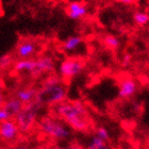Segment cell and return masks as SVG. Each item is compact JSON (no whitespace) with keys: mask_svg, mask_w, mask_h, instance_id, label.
I'll use <instances>...</instances> for the list:
<instances>
[{"mask_svg":"<svg viewBox=\"0 0 149 149\" xmlns=\"http://www.w3.org/2000/svg\"><path fill=\"white\" fill-rule=\"evenodd\" d=\"M54 113L74 131L86 132L90 128V123L87 120L88 111L80 100L59 103L54 106Z\"/></svg>","mask_w":149,"mask_h":149,"instance_id":"cell-1","label":"cell"},{"mask_svg":"<svg viewBox=\"0 0 149 149\" xmlns=\"http://www.w3.org/2000/svg\"><path fill=\"white\" fill-rule=\"evenodd\" d=\"M67 90L62 84V79L59 76H49L44 80L42 87L37 90L35 100L44 107H54L66 101Z\"/></svg>","mask_w":149,"mask_h":149,"instance_id":"cell-2","label":"cell"},{"mask_svg":"<svg viewBox=\"0 0 149 149\" xmlns=\"http://www.w3.org/2000/svg\"><path fill=\"white\" fill-rule=\"evenodd\" d=\"M44 108L40 102L33 100L31 102L24 104V108L18 114L15 116V123L18 127L19 132L28 133L31 130L34 124L36 123V118L38 116L40 111Z\"/></svg>","mask_w":149,"mask_h":149,"instance_id":"cell-3","label":"cell"},{"mask_svg":"<svg viewBox=\"0 0 149 149\" xmlns=\"http://www.w3.org/2000/svg\"><path fill=\"white\" fill-rule=\"evenodd\" d=\"M38 128L46 136L56 141H65L72 136V131L63 121L50 116H45L38 121Z\"/></svg>","mask_w":149,"mask_h":149,"instance_id":"cell-4","label":"cell"},{"mask_svg":"<svg viewBox=\"0 0 149 149\" xmlns=\"http://www.w3.org/2000/svg\"><path fill=\"white\" fill-rule=\"evenodd\" d=\"M83 68V63L78 59H66L60 64L59 74L64 78L72 79L79 76L82 72Z\"/></svg>","mask_w":149,"mask_h":149,"instance_id":"cell-5","label":"cell"},{"mask_svg":"<svg viewBox=\"0 0 149 149\" xmlns=\"http://www.w3.org/2000/svg\"><path fill=\"white\" fill-rule=\"evenodd\" d=\"M37 51H38V44H37V42L26 38V40H20L17 44V46H16L15 50H14V54H15L17 59L25 60L32 58Z\"/></svg>","mask_w":149,"mask_h":149,"instance_id":"cell-6","label":"cell"},{"mask_svg":"<svg viewBox=\"0 0 149 149\" xmlns=\"http://www.w3.org/2000/svg\"><path fill=\"white\" fill-rule=\"evenodd\" d=\"M19 135V130L13 119H8L0 123V137L6 142H13Z\"/></svg>","mask_w":149,"mask_h":149,"instance_id":"cell-7","label":"cell"},{"mask_svg":"<svg viewBox=\"0 0 149 149\" xmlns=\"http://www.w3.org/2000/svg\"><path fill=\"white\" fill-rule=\"evenodd\" d=\"M56 63L50 56H44L38 60H35V67L32 72L33 77H38L43 74H49L54 72Z\"/></svg>","mask_w":149,"mask_h":149,"instance_id":"cell-8","label":"cell"},{"mask_svg":"<svg viewBox=\"0 0 149 149\" xmlns=\"http://www.w3.org/2000/svg\"><path fill=\"white\" fill-rule=\"evenodd\" d=\"M137 92L136 82L131 78H125L119 82L118 86V97L121 99H129L133 97Z\"/></svg>","mask_w":149,"mask_h":149,"instance_id":"cell-9","label":"cell"},{"mask_svg":"<svg viewBox=\"0 0 149 149\" xmlns=\"http://www.w3.org/2000/svg\"><path fill=\"white\" fill-rule=\"evenodd\" d=\"M87 6L79 1H72L67 6V16L72 20H80L87 15Z\"/></svg>","mask_w":149,"mask_h":149,"instance_id":"cell-10","label":"cell"},{"mask_svg":"<svg viewBox=\"0 0 149 149\" xmlns=\"http://www.w3.org/2000/svg\"><path fill=\"white\" fill-rule=\"evenodd\" d=\"M37 94V88L35 87H22L15 91L14 97L22 103V104H27V103L31 102L35 99Z\"/></svg>","mask_w":149,"mask_h":149,"instance_id":"cell-11","label":"cell"},{"mask_svg":"<svg viewBox=\"0 0 149 149\" xmlns=\"http://www.w3.org/2000/svg\"><path fill=\"white\" fill-rule=\"evenodd\" d=\"M2 108L8 112V114L10 115V117L15 118L16 115L22 110L24 104H22L17 98L12 97V98H10L9 100L4 101V103L2 104Z\"/></svg>","mask_w":149,"mask_h":149,"instance_id":"cell-12","label":"cell"},{"mask_svg":"<svg viewBox=\"0 0 149 149\" xmlns=\"http://www.w3.org/2000/svg\"><path fill=\"white\" fill-rule=\"evenodd\" d=\"M83 44V37L80 35H72L67 37L62 45V49L64 52H72Z\"/></svg>","mask_w":149,"mask_h":149,"instance_id":"cell-13","label":"cell"},{"mask_svg":"<svg viewBox=\"0 0 149 149\" xmlns=\"http://www.w3.org/2000/svg\"><path fill=\"white\" fill-rule=\"evenodd\" d=\"M35 67V60L25 59V60H17L14 63V70L17 72H30L32 74Z\"/></svg>","mask_w":149,"mask_h":149,"instance_id":"cell-14","label":"cell"},{"mask_svg":"<svg viewBox=\"0 0 149 149\" xmlns=\"http://www.w3.org/2000/svg\"><path fill=\"white\" fill-rule=\"evenodd\" d=\"M132 18H133L134 22H135L139 27H145V26L148 24L149 16H148V13H146V12L136 11V12L133 13Z\"/></svg>","mask_w":149,"mask_h":149,"instance_id":"cell-15","label":"cell"},{"mask_svg":"<svg viewBox=\"0 0 149 149\" xmlns=\"http://www.w3.org/2000/svg\"><path fill=\"white\" fill-rule=\"evenodd\" d=\"M14 64V56L11 53L0 56V70H8Z\"/></svg>","mask_w":149,"mask_h":149,"instance_id":"cell-16","label":"cell"},{"mask_svg":"<svg viewBox=\"0 0 149 149\" xmlns=\"http://www.w3.org/2000/svg\"><path fill=\"white\" fill-rule=\"evenodd\" d=\"M103 43H104L106 46H108L111 49H117L120 46V40H119V38L112 34H108L103 37Z\"/></svg>","mask_w":149,"mask_h":149,"instance_id":"cell-17","label":"cell"},{"mask_svg":"<svg viewBox=\"0 0 149 149\" xmlns=\"http://www.w3.org/2000/svg\"><path fill=\"white\" fill-rule=\"evenodd\" d=\"M107 145H108V143L100 140L99 137H97L96 135H94L87 144V149H103Z\"/></svg>","mask_w":149,"mask_h":149,"instance_id":"cell-18","label":"cell"},{"mask_svg":"<svg viewBox=\"0 0 149 149\" xmlns=\"http://www.w3.org/2000/svg\"><path fill=\"white\" fill-rule=\"evenodd\" d=\"M95 135H96L97 137H99L100 140H102L103 142H106V143H108V142L110 141L109 131H108V129L104 128V127H98L97 128Z\"/></svg>","mask_w":149,"mask_h":149,"instance_id":"cell-19","label":"cell"},{"mask_svg":"<svg viewBox=\"0 0 149 149\" xmlns=\"http://www.w3.org/2000/svg\"><path fill=\"white\" fill-rule=\"evenodd\" d=\"M131 61H132V56H131V54L126 53V54L123 56V59H121V65L124 66V67H129L131 64Z\"/></svg>","mask_w":149,"mask_h":149,"instance_id":"cell-20","label":"cell"},{"mask_svg":"<svg viewBox=\"0 0 149 149\" xmlns=\"http://www.w3.org/2000/svg\"><path fill=\"white\" fill-rule=\"evenodd\" d=\"M8 119H12V118L10 117V115L8 114V112L3 109L2 107H0V123L6 121V120H8Z\"/></svg>","mask_w":149,"mask_h":149,"instance_id":"cell-21","label":"cell"},{"mask_svg":"<svg viewBox=\"0 0 149 149\" xmlns=\"http://www.w3.org/2000/svg\"><path fill=\"white\" fill-rule=\"evenodd\" d=\"M65 149H83V147L77 143H72V144H69Z\"/></svg>","mask_w":149,"mask_h":149,"instance_id":"cell-22","label":"cell"},{"mask_svg":"<svg viewBox=\"0 0 149 149\" xmlns=\"http://www.w3.org/2000/svg\"><path fill=\"white\" fill-rule=\"evenodd\" d=\"M12 149H29V147L26 144H20V145H17V146H15Z\"/></svg>","mask_w":149,"mask_h":149,"instance_id":"cell-23","label":"cell"},{"mask_svg":"<svg viewBox=\"0 0 149 149\" xmlns=\"http://www.w3.org/2000/svg\"><path fill=\"white\" fill-rule=\"evenodd\" d=\"M118 2L123 3V4H132V3L134 2V0H117Z\"/></svg>","mask_w":149,"mask_h":149,"instance_id":"cell-24","label":"cell"},{"mask_svg":"<svg viewBox=\"0 0 149 149\" xmlns=\"http://www.w3.org/2000/svg\"><path fill=\"white\" fill-rule=\"evenodd\" d=\"M4 103V95L2 94V92H0V107Z\"/></svg>","mask_w":149,"mask_h":149,"instance_id":"cell-25","label":"cell"},{"mask_svg":"<svg viewBox=\"0 0 149 149\" xmlns=\"http://www.w3.org/2000/svg\"><path fill=\"white\" fill-rule=\"evenodd\" d=\"M4 88V82H3L2 78H0V92H2Z\"/></svg>","mask_w":149,"mask_h":149,"instance_id":"cell-26","label":"cell"},{"mask_svg":"<svg viewBox=\"0 0 149 149\" xmlns=\"http://www.w3.org/2000/svg\"><path fill=\"white\" fill-rule=\"evenodd\" d=\"M49 149H63V148H61V147H59V146H52V147H50Z\"/></svg>","mask_w":149,"mask_h":149,"instance_id":"cell-27","label":"cell"},{"mask_svg":"<svg viewBox=\"0 0 149 149\" xmlns=\"http://www.w3.org/2000/svg\"><path fill=\"white\" fill-rule=\"evenodd\" d=\"M103 149H111V148H110V146H109V145H107V146L104 147V148H103Z\"/></svg>","mask_w":149,"mask_h":149,"instance_id":"cell-28","label":"cell"},{"mask_svg":"<svg viewBox=\"0 0 149 149\" xmlns=\"http://www.w3.org/2000/svg\"><path fill=\"white\" fill-rule=\"evenodd\" d=\"M0 149H3V148H2V147H1V146H0Z\"/></svg>","mask_w":149,"mask_h":149,"instance_id":"cell-29","label":"cell"}]
</instances>
